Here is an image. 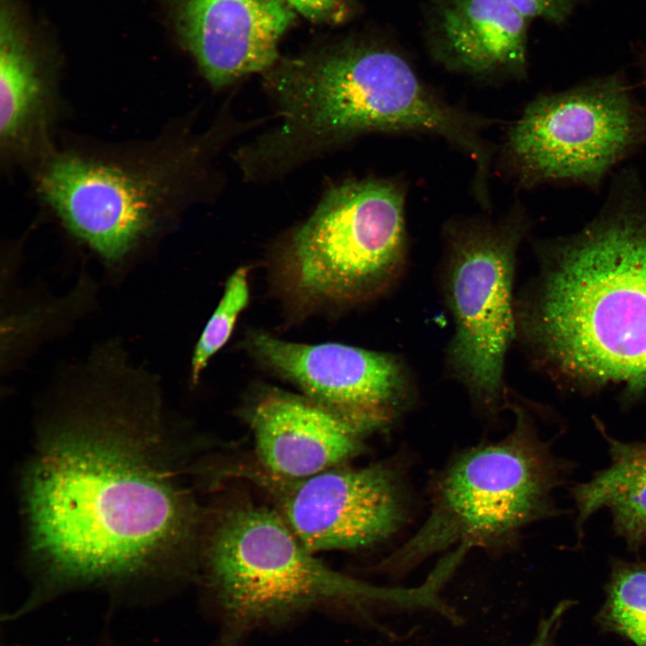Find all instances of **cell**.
<instances>
[{
  "label": "cell",
  "mask_w": 646,
  "mask_h": 646,
  "mask_svg": "<svg viewBox=\"0 0 646 646\" xmlns=\"http://www.w3.org/2000/svg\"><path fill=\"white\" fill-rule=\"evenodd\" d=\"M280 122L237 151L246 179H272L369 132L442 136L469 154L477 176L489 167L484 122L425 86L396 50L344 39L279 60L264 73Z\"/></svg>",
  "instance_id": "cell-3"
},
{
  "label": "cell",
  "mask_w": 646,
  "mask_h": 646,
  "mask_svg": "<svg viewBox=\"0 0 646 646\" xmlns=\"http://www.w3.org/2000/svg\"><path fill=\"white\" fill-rule=\"evenodd\" d=\"M245 125L223 113L205 131L179 127L137 145L56 146L32 170L36 192L74 237L118 262L202 199L214 157Z\"/></svg>",
  "instance_id": "cell-4"
},
{
  "label": "cell",
  "mask_w": 646,
  "mask_h": 646,
  "mask_svg": "<svg viewBox=\"0 0 646 646\" xmlns=\"http://www.w3.org/2000/svg\"><path fill=\"white\" fill-rule=\"evenodd\" d=\"M205 564L209 584L236 633L319 606L410 607L423 601L420 587H377L333 570L266 506L242 504L220 517L207 541Z\"/></svg>",
  "instance_id": "cell-6"
},
{
  "label": "cell",
  "mask_w": 646,
  "mask_h": 646,
  "mask_svg": "<svg viewBox=\"0 0 646 646\" xmlns=\"http://www.w3.org/2000/svg\"><path fill=\"white\" fill-rule=\"evenodd\" d=\"M540 273L515 304L516 336L577 388L646 391V191L620 172L595 218L543 245Z\"/></svg>",
  "instance_id": "cell-2"
},
{
  "label": "cell",
  "mask_w": 646,
  "mask_h": 646,
  "mask_svg": "<svg viewBox=\"0 0 646 646\" xmlns=\"http://www.w3.org/2000/svg\"><path fill=\"white\" fill-rule=\"evenodd\" d=\"M527 20L544 18L553 22H563L572 5V0H506Z\"/></svg>",
  "instance_id": "cell-20"
},
{
  "label": "cell",
  "mask_w": 646,
  "mask_h": 646,
  "mask_svg": "<svg viewBox=\"0 0 646 646\" xmlns=\"http://www.w3.org/2000/svg\"><path fill=\"white\" fill-rule=\"evenodd\" d=\"M599 431L607 443L610 462L589 481L572 488L576 530L581 537L585 522L600 509H607L615 535L636 553L646 546V442L622 441L603 427Z\"/></svg>",
  "instance_id": "cell-16"
},
{
  "label": "cell",
  "mask_w": 646,
  "mask_h": 646,
  "mask_svg": "<svg viewBox=\"0 0 646 646\" xmlns=\"http://www.w3.org/2000/svg\"><path fill=\"white\" fill-rule=\"evenodd\" d=\"M527 228L516 209L497 223H453L445 231L439 279L454 323L445 362L485 413L501 409L506 398L504 363L516 337L513 276Z\"/></svg>",
  "instance_id": "cell-8"
},
{
  "label": "cell",
  "mask_w": 646,
  "mask_h": 646,
  "mask_svg": "<svg viewBox=\"0 0 646 646\" xmlns=\"http://www.w3.org/2000/svg\"><path fill=\"white\" fill-rule=\"evenodd\" d=\"M646 146V107L619 73L537 96L511 127L506 151L519 180L599 188Z\"/></svg>",
  "instance_id": "cell-9"
},
{
  "label": "cell",
  "mask_w": 646,
  "mask_h": 646,
  "mask_svg": "<svg viewBox=\"0 0 646 646\" xmlns=\"http://www.w3.org/2000/svg\"><path fill=\"white\" fill-rule=\"evenodd\" d=\"M249 297L248 268L240 267L228 279L223 295L196 343L191 360L193 383L198 381L209 360L228 341Z\"/></svg>",
  "instance_id": "cell-18"
},
{
  "label": "cell",
  "mask_w": 646,
  "mask_h": 646,
  "mask_svg": "<svg viewBox=\"0 0 646 646\" xmlns=\"http://www.w3.org/2000/svg\"><path fill=\"white\" fill-rule=\"evenodd\" d=\"M528 21L506 0H441L432 20V47L454 70L523 77Z\"/></svg>",
  "instance_id": "cell-15"
},
{
  "label": "cell",
  "mask_w": 646,
  "mask_h": 646,
  "mask_svg": "<svg viewBox=\"0 0 646 646\" xmlns=\"http://www.w3.org/2000/svg\"><path fill=\"white\" fill-rule=\"evenodd\" d=\"M640 65L642 74V83L646 87V50L641 54Z\"/></svg>",
  "instance_id": "cell-22"
},
{
  "label": "cell",
  "mask_w": 646,
  "mask_h": 646,
  "mask_svg": "<svg viewBox=\"0 0 646 646\" xmlns=\"http://www.w3.org/2000/svg\"><path fill=\"white\" fill-rule=\"evenodd\" d=\"M573 602L563 600L558 603L548 616L539 623L537 633L528 646H554V637L565 613L571 608Z\"/></svg>",
  "instance_id": "cell-21"
},
{
  "label": "cell",
  "mask_w": 646,
  "mask_h": 646,
  "mask_svg": "<svg viewBox=\"0 0 646 646\" xmlns=\"http://www.w3.org/2000/svg\"><path fill=\"white\" fill-rule=\"evenodd\" d=\"M252 355L305 396L368 432L407 409L416 395L408 366L397 354L338 343L301 344L252 333Z\"/></svg>",
  "instance_id": "cell-11"
},
{
  "label": "cell",
  "mask_w": 646,
  "mask_h": 646,
  "mask_svg": "<svg viewBox=\"0 0 646 646\" xmlns=\"http://www.w3.org/2000/svg\"><path fill=\"white\" fill-rule=\"evenodd\" d=\"M235 473L266 492L273 508L314 554L374 545L393 535L406 518L404 483L391 465H341L300 478L275 476L256 464Z\"/></svg>",
  "instance_id": "cell-10"
},
{
  "label": "cell",
  "mask_w": 646,
  "mask_h": 646,
  "mask_svg": "<svg viewBox=\"0 0 646 646\" xmlns=\"http://www.w3.org/2000/svg\"><path fill=\"white\" fill-rule=\"evenodd\" d=\"M604 632L646 646V562L611 561L605 599L596 615Z\"/></svg>",
  "instance_id": "cell-17"
},
{
  "label": "cell",
  "mask_w": 646,
  "mask_h": 646,
  "mask_svg": "<svg viewBox=\"0 0 646 646\" xmlns=\"http://www.w3.org/2000/svg\"><path fill=\"white\" fill-rule=\"evenodd\" d=\"M135 409L71 415L41 441L25 496L46 590L145 574L188 536L191 510L159 425Z\"/></svg>",
  "instance_id": "cell-1"
},
{
  "label": "cell",
  "mask_w": 646,
  "mask_h": 646,
  "mask_svg": "<svg viewBox=\"0 0 646 646\" xmlns=\"http://www.w3.org/2000/svg\"><path fill=\"white\" fill-rule=\"evenodd\" d=\"M296 13L323 24H339L354 13L355 0H284Z\"/></svg>",
  "instance_id": "cell-19"
},
{
  "label": "cell",
  "mask_w": 646,
  "mask_h": 646,
  "mask_svg": "<svg viewBox=\"0 0 646 646\" xmlns=\"http://www.w3.org/2000/svg\"><path fill=\"white\" fill-rule=\"evenodd\" d=\"M0 28L2 166L33 170L56 147L57 74L27 36L9 0H2Z\"/></svg>",
  "instance_id": "cell-14"
},
{
  "label": "cell",
  "mask_w": 646,
  "mask_h": 646,
  "mask_svg": "<svg viewBox=\"0 0 646 646\" xmlns=\"http://www.w3.org/2000/svg\"><path fill=\"white\" fill-rule=\"evenodd\" d=\"M256 465L283 478H300L345 465L368 432L306 396L262 389L245 409Z\"/></svg>",
  "instance_id": "cell-13"
},
{
  "label": "cell",
  "mask_w": 646,
  "mask_h": 646,
  "mask_svg": "<svg viewBox=\"0 0 646 646\" xmlns=\"http://www.w3.org/2000/svg\"><path fill=\"white\" fill-rule=\"evenodd\" d=\"M514 411L507 436L471 447L447 465L432 489L425 520L390 556L389 569L408 570L454 546H493L560 513L554 492L572 467L539 438L525 410Z\"/></svg>",
  "instance_id": "cell-5"
},
{
  "label": "cell",
  "mask_w": 646,
  "mask_h": 646,
  "mask_svg": "<svg viewBox=\"0 0 646 646\" xmlns=\"http://www.w3.org/2000/svg\"><path fill=\"white\" fill-rule=\"evenodd\" d=\"M404 203L388 179L331 188L284 251L288 294L307 305H355L388 292L406 263Z\"/></svg>",
  "instance_id": "cell-7"
},
{
  "label": "cell",
  "mask_w": 646,
  "mask_h": 646,
  "mask_svg": "<svg viewBox=\"0 0 646 646\" xmlns=\"http://www.w3.org/2000/svg\"><path fill=\"white\" fill-rule=\"evenodd\" d=\"M171 7L180 42L214 89L275 65L295 18L284 0H173Z\"/></svg>",
  "instance_id": "cell-12"
}]
</instances>
